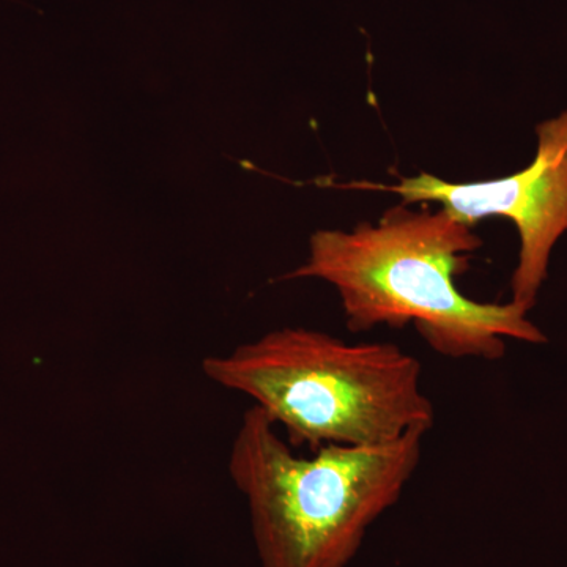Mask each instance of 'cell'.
Here are the masks:
<instances>
[{
	"instance_id": "cell-2",
	"label": "cell",
	"mask_w": 567,
	"mask_h": 567,
	"mask_svg": "<svg viewBox=\"0 0 567 567\" xmlns=\"http://www.w3.org/2000/svg\"><path fill=\"white\" fill-rule=\"evenodd\" d=\"M216 385L248 395L292 447L375 446L435 421L420 361L388 342L349 344L309 328H281L203 361Z\"/></svg>"
},
{
	"instance_id": "cell-1",
	"label": "cell",
	"mask_w": 567,
	"mask_h": 567,
	"mask_svg": "<svg viewBox=\"0 0 567 567\" xmlns=\"http://www.w3.org/2000/svg\"><path fill=\"white\" fill-rule=\"evenodd\" d=\"M481 245L472 227L445 208L410 210L399 204L352 233L319 230L308 262L286 279L330 282L352 333L412 323L435 353L454 360H498L506 339L544 344L546 334L529 322L524 306L480 303L457 289L456 279Z\"/></svg>"
},
{
	"instance_id": "cell-4",
	"label": "cell",
	"mask_w": 567,
	"mask_h": 567,
	"mask_svg": "<svg viewBox=\"0 0 567 567\" xmlns=\"http://www.w3.org/2000/svg\"><path fill=\"white\" fill-rule=\"evenodd\" d=\"M535 159L520 173L498 181L450 183L435 175L402 177L395 185L352 182L339 188L394 193L402 204L439 203L458 221L507 218L520 238L513 274V301L527 311L547 279L554 246L567 230V111L539 123Z\"/></svg>"
},
{
	"instance_id": "cell-3",
	"label": "cell",
	"mask_w": 567,
	"mask_h": 567,
	"mask_svg": "<svg viewBox=\"0 0 567 567\" xmlns=\"http://www.w3.org/2000/svg\"><path fill=\"white\" fill-rule=\"evenodd\" d=\"M424 435L324 445L301 457L259 406L246 410L229 473L246 498L262 567H349L415 475Z\"/></svg>"
}]
</instances>
